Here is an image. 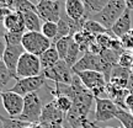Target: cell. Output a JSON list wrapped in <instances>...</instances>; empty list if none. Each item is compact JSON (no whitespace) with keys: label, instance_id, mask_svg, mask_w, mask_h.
I'll return each instance as SVG.
<instances>
[{"label":"cell","instance_id":"obj_22","mask_svg":"<svg viewBox=\"0 0 133 128\" xmlns=\"http://www.w3.org/2000/svg\"><path fill=\"white\" fill-rule=\"evenodd\" d=\"M84 30H85V31H88L90 35L95 36V37H96V36H99V35H105V33L115 36L111 30H107L106 27H104L101 24H99V22H96V21L90 20V19L86 20L85 25H84ZM115 37H116V36H115Z\"/></svg>","mask_w":133,"mask_h":128},{"label":"cell","instance_id":"obj_41","mask_svg":"<svg viewBox=\"0 0 133 128\" xmlns=\"http://www.w3.org/2000/svg\"><path fill=\"white\" fill-rule=\"evenodd\" d=\"M43 128H64L62 124H57V123H51V124H42Z\"/></svg>","mask_w":133,"mask_h":128},{"label":"cell","instance_id":"obj_8","mask_svg":"<svg viewBox=\"0 0 133 128\" xmlns=\"http://www.w3.org/2000/svg\"><path fill=\"white\" fill-rule=\"evenodd\" d=\"M0 99H1L5 111L8 112V114L11 118H16L22 113L25 100L21 95H19V94H16V92L11 90H5L3 91Z\"/></svg>","mask_w":133,"mask_h":128},{"label":"cell","instance_id":"obj_51","mask_svg":"<svg viewBox=\"0 0 133 128\" xmlns=\"http://www.w3.org/2000/svg\"><path fill=\"white\" fill-rule=\"evenodd\" d=\"M132 54H133V51H132Z\"/></svg>","mask_w":133,"mask_h":128},{"label":"cell","instance_id":"obj_46","mask_svg":"<svg viewBox=\"0 0 133 128\" xmlns=\"http://www.w3.org/2000/svg\"><path fill=\"white\" fill-rule=\"evenodd\" d=\"M131 71L133 73V64H132V66H131Z\"/></svg>","mask_w":133,"mask_h":128},{"label":"cell","instance_id":"obj_7","mask_svg":"<svg viewBox=\"0 0 133 128\" xmlns=\"http://www.w3.org/2000/svg\"><path fill=\"white\" fill-rule=\"evenodd\" d=\"M37 14L41 20L58 24L62 15V4L59 0H42L37 3Z\"/></svg>","mask_w":133,"mask_h":128},{"label":"cell","instance_id":"obj_1","mask_svg":"<svg viewBox=\"0 0 133 128\" xmlns=\"http://www.w3.org/2000/svg\"><path fill=\"white\" fill-rule=\"evenodd\" d=\"M126 10H127L126 0H109L106 6L99 14L90 16V20H94L96 22L101 24L107 30H111L115 22L123 15Z\"/></svg>","mask_w":133,"mask_h":128},{"label":"cell","instance_id":"obj_2","mask_svg":"<svg viewBox=\"0 0 133 128\" xmlns=\"http://www.w3.org/2000/svg\"><path fill=\"white\" fill-rule=\"evenodd\" d=\"M24 100L25 104H24L22 113L20 114L19 117H16V118L31 124L39 123V118H41L43 110L41 97L38 96L37 92H32V94H29V95L25 96Z\"/></svg>","mask_w":133,"mask_h":128},{"label":"cell","instance_id":"obj_43","mask_svg":"<svg viewBox=\"0 0 133 128\" xmlns=\"http://www.w3.org/2000/svg\"><path fill=\"white\" fill-rule=\"evenodd\" d=\"M25 128H35V126H33V124H30V126H27V127H25Z\"/></svg>","mask_w":133,"mask_h":128},{"label":"cell","instance_id":"obj_24","mask_svg":"<svg viewBox=\"0 0 133 128\" xmlns=\"http://www.w3.org/2000/svg\"><path fill=\"white\" fill-rule=\"evenodd\" d=\"M14 11H17L20 14H26L31 11L37 12V8L29 0H14Z\"/></svg>","mask_w":133,"mask_h":128},{"label":"cell","instance_id":"obj_21","mask_svg":"<svg viewBox=\"0 0 133 128\" xmlns=\"http://www.w3.org/2000/svg\"><path fill=\"white\" fill-rule=\"evenodd\" d=\"M109 0H84V6H85V17L88 20L90 16L95 14H99L104 9Z\"/></svg>","mask_w":133,"mask_h":128},{"label":"cell","instance_id":"obj_15","mask_svg":"<svg viewBox=\"0 0 133 128\" xmlns=\"http://www.w3.org/2000/svg\"><path fill=\"white\" fill-rule=\"evenodd\" d=\"M129 12L131 11L128 9L126 10L123 12V15L115 22V25L112 26V29H111L112 33L117 38H121V37H123V36H126L132 30V20H131V14Z\"/></svg>","mask_w":133,"mask_h":128},{"label":"cell","instance_id":"obj_40","mask_svg":"<svg viewBox=\"0 0 133 128\" xmlns=\"http://www.w3.org/2000/svg\"><path fill=\"white\" fill-rule=\"evenodd\" d=\"M6 29H5V26H4V22L3 21H0V37H4L5 35H6Z\"/></svg>","mask_w":133,"mask_h":128},{"label":"cell","instance_id":"obj_29","mask_svg":"<svg viewBox=\"0 0 133 128\" xmlns=\"http://www.w3.org/2000/svg\"><path fill=\"white\" fill-rule=\"evenodd\" d=\"M12 79H14V78L11 75L10 70L8 69V66L5 65V63L3 62V59H1V60H0V87H1V89L6 87L8 84H9Z\"/></svg>","mask_w":133,"mask_h":128},{"label":"cell","instance_id":"obj_26","mask_svg":"<svg viewBox=\"0 0 133 128\" xmlns=\"http://www.w3.org/2000/svg\"><path fill=\"white\" fill-rule=\"evenodd\" d=\"M116 118L121 122V124L124 128H133V114L131 112L118 107L116 112Z\"/></svg>","mask_w":133,"mask_h":128},{"label":"cell","instance_id":"obj_18","mask_svg":"<svg viewBox=\"0 0 133 128\" xmlns=\"http://www.w3.org/2000/svg\"><path fill=\"white\" fill-rule=\"evenodd\" d=\"M73 39L74 42L80 47V52H88L89 51V47L92 42H95V36H92L90 33L85 31V30H81L78 33H75L73 36Z\"/></svg>","mask_w":133,"mask_h":128},{"label":"cell","instance_id":"obj_42","mask_svg":"<svg viewBox=\"0 0 133 128\" xmlns=\"http://www.w3.org/2000/svg\"><path fill=\"white\" fill-rule=\"evenodd\" d=\"M126 6L129 11H133V0H126Z\"/></svg>","mask_w":133,"mask_h":128},{"label":"cell","instance_id":"obj_37","mask_svg":"<svg viewBox=\"0 0 133 128\" xmlns=\"http://www.w3.org/2000/svg\"><path fill=\"white\" fill-rule=\"evenodd\" d=\"M126 107L127 109H133V94L132 92H129L128 96L126 97Z\"/></svg>","mask_w":133,"mask_h":128},{"label":"cell","instance_id":"obj_20","mask_svg":"<svg viewBox=\"0 0 133 128\" xmlns=\"http://www.w3.org/2000/svg\"><path fill=\"white\" fill-rule=\"evenodd\" d=\"M39 60H41V66H42L43 70V69H48V68L53 66L54 64H57L61 60V58H59V54H58L56 47L52 46L39 57Z\"/></svg>","mask_w":133,"mask_h":128},{"label":"cell","instance_id":"obj_13","mask_svg":"<svg viewBox=\"0 0 133 128\" xmlns=\"http://www.w3.org/2000/svg\"><path fill=\"white\" fill-rule=\"evenodd\" d=\"M73 73H79V71H88L94 70L102 73V65H101V58L99 54H92L90 52H85L84 56L78 60L75 65L71 68Z\"/></svg>","mask_w":133,"mask_h":128},{"label":"cell","instance_id":"obj_45","mask_svg":"<svg viewBox=\"0 0 133 128\" xmlns=\"http://www.w3.org/2000/svg\"><path fill=\"white\" fill-rule=\"evenodd\" d=\"M1 94H3V90H1V87H0V97H1Z\"/></svg>","mask_w":133,"mask_h":128},{"label":"cell","instance_id":"obj_44","mask_svg":"<svg viewBox=\"0 0 133 128\" xmlns=\"http://www.w3.org/2000/svg\"><path fill=\"white\" fill-rule=\"evenodd\" d=\"M129 35H131V36H132V37H133V29L131 30V32H129Z\"/></svg>","mask_w":133,"mask_h":128},{"label":"cell","instance_id":"obj_25","mask_svg":"<svg viewBox=\"0 0 133 128\" xmlns=\"http://www.w3.org/2000/svg\"><path fill=\"white\" fill-rule=\"evenodd\" d=\"M71 41H73V37L68 36V37H64V38H62V39H59V41L54 44V47H56L58 54H59L61 60H64V59H65L66 53H68L69 47H70Z\"/></svg>","mask_w":133,"mask_h":128},{"label":"cell","instance_id":"obj_16","mask_svg":"<svg viewBox=\"0 0 133 128\" xmlns=\"http://www.w3.org/2000/svg\"><path fill=\"white\" fill-rule=\"evenodd\" d=\"M4 26L8 32H25L24 15L17 11H11L4 19Z\"/></svg>","mask_w":133,"mask_h":128},{"label":"cell","instance_id":"obj_49","mask_svg":"<svg viewBox=\"0 0 133 128\" xmlns=\"http://www.w3.org/2000/svg\"><path fill=\"white\" fill-rule=\"evenodd\" d=\"M39 1H42V0H37V3H39Z\"/></svg>","mask_w":133,"mask_h":128},{"label":"cell","instance_id":"obj_5","mask_svg":"<svg viewBox=\"0 0 133 128\" xmlns=\"http://www.w3.org/2000/svg\"><path fill=\"white\" fill-rule=\"evenodd\" d=\"M41 73H42V66H41L39 57L25 52L20 58L19 64H17V69H16L17 80L19 79H24V78L38 76L41 75Z\"/></svg>","mask_w":133,"mask_h":128},{"label":"cell","instance_id":"obj_48","mask_svg":"<svg viewBox=\"0 0 133 128\" xmlns=\"http://www.w3.org/2000/svg\"><path fill=\"white\" fill-rule=\"evenodd\" d=\"M117 128H124V127H123V126H119V127H117Z\"/></svg>","mask_w":133,"mask_h":128},{"label":"cell","instance_id":"obj_17","mask_svg":"<svg viewBox=\"0 0 133 128\" xmlns=\"http://www.w3.org/2000/svg\"><path fill=\"white\" fill-rule=\"evenodd\" d=\"M64 10L71 20H80L85 17V6L84 1L81 0H65Z\"/></svg>","mask_w":133,"mask_h":128},{"label":"cell","instance_id":"obj_28","mask_svg":"<svg viewBox=\"0 0 133 128\" xmlns=\"http://www.w3.org/2000/svg\"><path fill=\"white\" fill-rule=\"evenodd\" d=\"M0 122L3 124V128H25L31 124L27 122H24V121H20L17 118H11V117L6 118L1 114H0Z\"/></svg>","mask_w":133,"mask_h":128},{"label":"cell","instance_id":"obj_39","mask_svg":"<svg viewBox=\"0 0 133 128\" xmlns=\"http://www.w3.org/2000/svg\"><path fill=\"white\" fill-rule=\"evenodd\" d=\"M127 90H128L129 92H132V94H133V73L131 74V76H129L128 85H127Z\"/></svg>","mask_w":133,"mask_h":128},{"label":"cell","instance_id":"obj_27","mask_svg":"<svg viewBox=\"0 0 133 128\" xmlns=\"http://www.w3.org/2000/svg\"><path fill=\"white\" fill-rule=\"evenodd\" d=\"M41 33H42L44 37H47L48 39L53 41L54 38L57 37L58 33V25L54 22H49L46 21L42 24V29H41Z\"/></svg>","mask_w":133,"mask_h":128},{"label":"cell","instance_id":"obj_11","mask_svg":"<svg viewBox=\"0 0 133 128\" xmlns=\"http://www.w3.org/2000/svg\"><path fill=\"white\" fill-rule=\"evenodd\" d=\"M65 116L66 114L58 109L57 104L54 99L52 101H49L48 104H46L43 106L42 110V114H41V118H39V123L41 124H51V123H57V124H62L65 121Z\"/></svg>","mask_w":133,"mask_h":128},{"label":"cell","instance_id":"obj_47","mask_svg":"<svg viewBox=\"0 0 133 128\" xmlns=\"http://www.w3.org/2000/svg\"><path fill=\"white\" fill-rule=\"evenodd\" d=\"M131 113H132V114H133V109H131Z\"/></svg>","mask_w":133,"mask_h":128},{"label":"cell","instance_id":"obj_6","mask_svg":"<svg viewBox=\"0 0 133 128\" xmlns=\"http://www.w3.org/2000/svg\"><path fill=\"white\" fill-rule=\"evenodd\" d=\"M41 75L46 80L54 81V84H65L70 85L73 80V70L65 63V60H59L57 64L48 69H43Z\"/></svg>","mask_w":133,"mask_h":128},{"label":"cell","instance_id":"obj_23","mask_svg":"<svg viewBox=\"0 0 133 128\" xmlns=\"http://www.w3.org/2000/svg\"><path fill=\"white\" fill-rule=\"evenodd\" d=\"M79 53H80V47L74 42V39L71 41L70 43V47H69V51L66 53V57H65V63L68 65L73 68V66L75 65L78 60H79Z\"/></svg>","mask_w":133,"mask_h":128},{"label":"cell","instance_id":"obj_4","mask_svg":"<svg viewBox=\"0 0 133 128\" xmlns=\"http://www.w3.org/2000/svg\"><path fill=\"white\" fill-rule=\"evenodd\" d=\"M79 76L81 83L84 84L86 89L92 92V95L95 96V99H99L100 95H102L106 92V78L102 73L94 70H88V71H79V73H74Z\"/></svg>","mask_w":133,"mask_h":128},{"label":"cell","instance_id":"obj_9","mask_svg":"<svg viewBox=\"0 0 133 128\" xmlns=\"http://www.w3.org/2000/svg\"><path fill=\"white\" fill-rule=\"evenodd\" d=\"M43 85H46V79L42 75H38V76L24 78V79L16 80L15 85L10 90L16 92V94H19V95H21L22 97H25V96L29 95V94L37 92Z\"/></svg>","mask_w":133,"mask_h":128},{"label":"cell","instance_id":"obj_38","mask_svg":"<svg viewBox=\"0 0 133 128\" xmlns=\"http://www.w3.org/2000/svg\"><path fill=\"white\" fill-rule=\"evenodd\" d=\"M10 12H11V10L4 9V8L0 6V21H4V19L10 14Z\"/></svg>","mask_w":133,"mask_h":128},{"label":"cell","instance_id":"obj_33","mask_svg":"<svg viewBox=\"0 0 133 128\" xmlns=\"http://www.w3.org/2000/svg\"><path fill=\"white\" fill-rule=\"evenodd\" d=\"M133 64V54L132 52L129 51H124L118 58V65L123 66V68H127V69H131V66Z\"/></svg>","mask_w":133,"mask_h":128},{"label":"cell","instance_id":"obj_14","mask_svg":"<svg viewBox=\"0 0 133 128\" xmlns=\"http://www.w3.org/2000/svg\"><path fill=\"white\" fill-rule=\"evenodd\" d=\"M106 92L109 94L110 99L112 100L119 109H127L126 107V97L129 94V91L127 89H123V87L116 85L114 83H107L106 84Z\"/></svg>","mask_w":133,"mask_h":128},{"label":"cell","instance_id":"obj_10","mask_svg":"<svg viewBox=\"0 0 133 128\" xmlns=\"http://www.w3.org/2000/svg\"><path fill=\"white\" fill-rule=\"evenodd\" d=\"M95 121L96 122H107L116 118V112L118 106L111 99H95Z\"/></svg>","mask_w":133,"mask_h":128},{"label":"cell","instance_id":"obj_12","mask_svg":"<svg viewBox=\"0 0 133 128\" xmlns=\"http://www.w3.org/2000/svg\"><path fill=\"white\" fill-rule=\"evenodd\" d=\"M25 53L24 47L19 44V46H11L8 44L6 49H5L4 57H3V62L5 63V65L8 66V69L10 70L11 75L15 80H17V76H16V69H17V64L21 56Z\"/></svg>","mask_w":133,"mask_h":128},{"label":"cell","instance_id":"obj_50","mask_svg":"<svg viewBox=\"0 0 133 128\" xmlns=\"http://www.w3.org/2000/svg\"><path fill=\"white\" fill-rule=\"evenodd\" d=\"M107 128H114V127H107Z\"/></svg>","mask_w":133,"mask_h":128},{"label":"cell","instance_id":"obj_32","mask_svg":"<svg viewBox=\"0 0 133 128\" xmlns=\"http://www.w3.org/2000/svg\"><path fill=\"white\" fill-rule=\"evenodd\" d=\"M25 32H6L4 36L6 44H11V46H19L22 42V37H24Z\"/></svg>","mask_w":133,"mask_h":128},{"label":"cell","instance_id":"obj_3","mask_svg":"<svg viewBox=\"0 0 133 128\" xmlns=\"http://www.w3.org/2000/svg\"><path fill=\"white\" fill-rule=\"evenodd\" d=\"M21 46L24 47L25 52L31 53L33 56L41 57L47 49L52 47V41L44 37L41 32H29L26 31L22 37Z\"/></svg>","mask_w":133,"mask_h":128},{"label":"cell","instance_id":"obj_34","mask_svg":"<svg viewBox=\"0 0 133 128\" xmlns=\"http://www.w3.org/2000/svg\"><path fill=\"white\" fill-rule=\"evenodd\" d=\"M119 41L122 43V47L124 48V51H129V49L133 51V37L129 35V33H127V35L123 36V37H121Z\"/></svg>","mask_w":133,"mask_h":128},{"label":"cell","instance_id":"obj_36","mask_svg":"<svg viewBox=\"0 0 133 128\" xmlns=\"http://www.w3.org/2000/svg\"><path fill=\"white\" fill-rule=\"evenodd\" d=\"M6 41H5L4 37H0V60L3 59L4 57V53H5V49H6Z\"/></svg>","mask_w":133,"mask_h":128},{"label":"cell","instance_id":"obj_19","mask_svg":"<svg viewBox=\"0 0 133 128\" xmlns=\"http://www.w3.org/2000/svg\"><path fill=\"white\" fill-rule=\"evenodd\" d=\"M24 15L25 29L29 32H41L42 25H41V17L38 16L37 12H26Z\"/></svg>","mask_w":133,"mask_h":128},{"label":"cell","instance_id":"obj_30","mask_svg":"<svg viewBox=\"0 0 133 128\" xmlns=\"http://www.w3.org/2000/svg\"><path fill=\"white\" fill-rule=\"evenodd\" d=\"M132 74L131 69L123 68V66H119L118 64L115 66L112 71H111V76H110V80L111 79H123V80H129V76Z\"/></svg>","mask_w":133,"mask_h":128},{"label":"cell","instance_id":"obj_35","mask_svg":"<svg viewBox=\"0 0 133 128\" xmlns=\"http://www.w3.org/2000/svg\"><path fill=\"white\" fill-rule=\"evenodd\" d=\"M0 6L14 11V0H0Z\"/></svg>","mask_w":133,"mask_h":128},{"label":"cell","instance_id":"obj_31","mask_svg":"<svg viewBox=\"0 0 133 128\" xmlns=\"http://www.w3.org/2000/svg\"><path fill=\"white\" fill-rule=\"evenodd\" d=\"M54 101H56V104H57L58 109L63 111L64 113H68L69 112V110L71 109V106H73V102H71V100L68 97V96H57V97H54Z\"/></svg>","mask_w":133,"mask_h":128}]
</instances>
